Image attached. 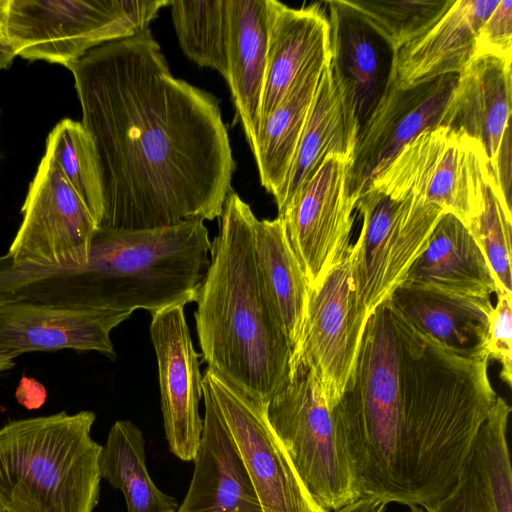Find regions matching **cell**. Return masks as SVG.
Segmentation results:
<instances>
[{
  "label": "cell",
  "instance_id": "cell-1",
  "mask_svg": "<svg viewBox=\"0 0 512 512\" xmlns=\"http://www.w3.org/2000/svg\"><path fill=\"white\" fill-rule=\"evenodd\" d=\"M98 155V227L147 230L221 215L235 161L217 98L174 77L150 29L69 64Z\"/></svg>",
  "mask_w": 512,
  "mask_h": 512
},
{
  "label": "cell",
  "instance_id": "cell-2",
  "mask_svg": "<svg viewBox=\"0 0 512 512\" xmlns=\"http://www.w3.org/2000/svg\"><path fill=\"white\" fill-rule=\"evenodd\" d=\"M488 359L451 353L386 299L333 407L362 496L426 506L456 484L497 394Z\"/></svg>",
  "mask_w": 512,
  "mask_h": 512
},
{
  "label": "cell",
  "instance_id": "cell-3",
  "mask_svg": "<svg viewBox=\"0 0 512 512\" xmlns=\"http://www.w3.org/2000/svg\"><path fill=\"white\" fill-rule=\"evenodd\" d=\"M194 302L202 360L265 404L291 379L292 349L262 289L253 252L257 219L231 191Z\"/></svg>",
  "mask_w": 512,
  "mask_h": 512
},
{
  "label": "cell",
  "instance_id": "cell-4",
  "mask_svg": "<svg viewBox=\"0 0 512 512\" xmlns=\"http://www.w3.org/2000/svg\"><path fill=\"white\" fill-rule=\"evenodd\" d=\"M202 220L147 230L98 227L86 262L57 268L53 295L62 307L151 314L193 302L209 265Z\"/></svg>",
  "mask_w": 512,
  "mask_h": 512
},
{
  "label": "cell",
  "instance_id": "cell-5",
  "mask_svg": "<svg viewBox=\"0 0 512 512\" xmlns=\"http://www.w3.org/2000/svg\"><path fill=\"white\" fill-rule=\"evenodd\" d=\"M92 411L59 412L0 428V503L6 512H93L102 445Z\"/></svg>",
  "mask_w": 512,
  "mask_h": 512
},
{
  "label": "cell",
  "instance_id": "cell-6",
  "mask_svg": "<svg viewBox=\"0 0 512 512\" xmlns=\"http://www.w3.org/2000/svg\"><path fill=\"white\" fill-rule=\"evenodd\" d=\"M169 0H8L4 32L17 56L67 67L149 28Z\"/></svg>",
  "mask_w": 512,
  "mask_h": 512
},
{
  "label": "cell",
  "instance_id": "cell-7",
  "mask_svg": "<svg viewBox=\"0 0 512 512\" xmlns=\"http://www.w3.org/2000/svg\"><path fill=\"white\" fill-rule=\"evenodd\" d=\"M267 419L314 501L328 512L361 497L333 408L313 371L299 365L264 404Z\"/></svg>",
  "mask_w": 512,
  "mask_h": 512
},
{
  "label": "cell",
  "instance_id": "cell-8",
  "mask_svg": "<svg viewBox=\"0 0 512 512\" xmlns=\"http://www.w3.org/2000/svg\"><path fill=\"white\" fill-rule=\"evenodd\" d=\"M355 208L363 222L349 247L350 270L357 301L370 316L403 282L444 211L410 192L378 185L369 186Z\"/></svg>",
  "mask_w": 512,
  "mask_h": 512
},
{
  "label": "cell",
  "instance_id": "cell-9",
  "mask_svg": "<svg viewBox=\"0 0 512 512\" xmlns=\"http://www.w3.org/2000/svg\"><path fill=\"white\" fill-rule=\"evenodd\" d=\"M489 168L476 139L437 126L406 145L370 186L410 192L456 216L468 228L482 209Z\"/></svg>",
  "mask_w": 512,
  "mask_h": 512
},
{
  "label": "cell",
  "instance_id": "cell-10",
  "mask_svg": "<svg viewBox=\"0 0 512 512\" xmlns=\"http://www.w3.org/2000/svg\"><path fill=\"white\" fill-rule=\"evenodd\" d=\"M205 387L230 433L263 512H328L312 498L273 431L264 404L207 367Z\"/></svg>",
  "mask_w": 512,
  "mask_h": 512
},
{
  "label": "cell",
  "instance_id": "cell-11",
  "mask_svg": "<svg viewBox=\"0 0 512 512\" xmlns=\"http://www.w3.org/2000/svg\"><path fill=\"white\" fill-rule=\"evenodd\" d=\"M368 318L357 301L348 250L310 288L302 340L291 365V376L299 365L313 371L332 408L354 371Z\"/></svg>",
  "mask_w": 512,
  "mask_h": 512
},
{
  "label": "cell",
  "instance_id": "cell-12",
  "mask_svg": "<svg viewBox=\"0 0 512 512\" xmlns=\"http://www.w3.org/2000/svg\"><path fill=\"white\" fill-rule=\"evenodd\" d=\"M21 213L22 222L6 253L12 261L42 266L86 262L97 221L47 154L29 185Z\"/></svg>",
  "mask_w": 512,
  "mask_h": 512
},
{
  "label": "cell",
  "instance_id": "cell-13",
  "mask_svg": "<svg viewBox=\"0 0 512 512\" xmlns=\"http://www.w3.org/2000/svg\"><path fill=\"white\" fill-rule=\"evenodd\" d=\"M349 162L344 155H328L278 214L310 288L350 247L356 199L348 189Z\"/></svg>",
  "mask_w": 512,
  "mask_h": 512
},
{
  "label": "cell",
  "instance_id": "cell-14",
  "mask_svg": "<svg viewBox=\"0 0 512 512\" xmlns=\"http://www.w3.org/2000/svg\"><path fill=\"white\" fill-rule=\"evenodd\" d=\"M458 75L399 88L394 83L358 130L348 168V189L356 201L401 150L421 133L441 126Z\"/></svg>",
  "mask_w": 512,
  "mask_h": 512
},
{
  "label": "cell",
  "instance_id": "cell-15",
  "mask_svg": "<svg viewBox=\"0 0 512 512\" xmlns=\"http://www.w3.org/2000/svg\"><path fill=\"white\" fill-rule=\"evenodd\" d=\"M150 336L157 358L161 410L170 451L183 461L194 460L199 448L203 396L199 354L195 351L184 306L151 314Z\"/></svg>",
  "mask_w": 512,
  "mask_h": 512
},
{
  "label": "cell",
  "instance_id": "cell-16",
  "mask_svg": "<svg viewBox=\"0 0 512 512\" xmlns=\"http://www.w3.org/2000/svg\"><path fill=\"white\" fill-rule=\"evenodd\" d=\"M324 3L329 10V66L360 128L393 83L396 51L348 0Z\"/></svg>",
  "mask_w": 512,
  "mask_h": 512
},
{
  "label": "cell",
  "instance_id": "cell-17",
  "mask_svg": "<svg viewBox=\"0 0 512 512\" xmlns=\"http://www.w3.org/2000/svg\"><path fill=\"white\" fill-rule=\"evenodd\" d=\"M131 313L55 307L32 303L0 305V351L72 349L116 358L111 331Z\"/></svg>",
  "mask_w": 512,
  "mask_h": 512
},
{
  "label": "cell",
  "instance_id": "cell-18",
  "mask_svg": "<svg viewBox=\"0 0 512 512\" xmlns=\"http://www.w3.org/2000/svg\"><path fill=\"white\" fill-rule=\"evenodd\" d=\"M329 60V23L321 3L292 8L270 0L259 123L306 73Z\"/></svg>",
  "mask_w": 512,
  "mask_h": 512
},
{
  "label": "cell",
  "instance_id": "cell-19",
  "mask_svg": "<svg viewBox=\"0 0 512 512\" xmlns=\"http://www.w3.org/2000/svg\"><path fill=\"white\" fill-rule=\"evenodd\" d=\"M194 472L176 512H263L257 493L209 391Z\"/></svg>",
  "mask_w": 512,
  "mask_h": 512
},
{
  "label": "cell",
  "instance_id": "cell-20",
  "mask_svg": "<svg viewBox=\"0 0 512 512\" xmlns=\"http://www.w3.org/2000/svg\"><path fill=\"white\" fill-rule=\"evenodd\" d=\"M512 60L478 54L458 75L441 126L459 130L483 147L494 173L510 129Z\"/></svg>",
  "mask_w": 512,
  "mask_h": 512
},
{
  "label": "cell",
  "instance_id": "cell-21",
  "mask_svg": "<svg viewBox=\"0 0 512 512\" xmlns=\"http://www.w3.org/2000/svg\"><path fill=\"white\" fill-rule=\"evenodd\" d=\"M499 2L455 0L425 34L396 52L393 83L409 88L445 75H459L475 55L479 29Z\"/></svg>",
  "mask_w": 512,
  "mask_h": 512
},
{
  "label": "cell",
  "instance_id": "cell-22",
  "mask_svg": "<svg viewBox=\"0 0 512 512\" xmlns=\"http://www.w3.org/2000/svg\"><path fill=\"white\" fill-rule=\"evenodd\" d=\"M417 330L447 351L470 359H488L491 297L450 294L400 285L387 298Z\"/></svg>",
  "mask_w": 512,
  "mask_h": 512
},
{
  "label": "cell",
  "instance_id": "cell-23",
  "mask_svg": "<svg viewBox=\"0 0 512 512\" xmlns=\"http://www.w3.org/2000/svg\"><path fill=\"white\" fill-rule=\"evenodd\" d=\"M402 284L475 297L496 293L494 276L481 248L469 229L450 213L441 216Z\"/></svg>",
  "mask_w": 512,
  "mask_h": 512
},
{
  "label": "cell",
  "instance_id": "cell-24",
  "mask_svg": "<svg viewBox=\"0 0 512 512\" xmlns=\"http://www.w3.org/2000/svg\"><path fill=\"white\" fill-rule=\"evenodd\" d=\"M225 80L246 140L252 145L260 118L266 68L270 0H226Z\"/></svg>",
  "mask_w": 512,
  "mask_h": 512
},
{
  "label": "cell",
  "instance_id": "cell-25",
  "mask_svg": "<svg viewBox=\"0 0 512 512\" xmlns=\"http://www.w3.org/2000/svg\"><path fill=\"white\" fill-rule=\"evenodd\" d=\"M358 130L355 114L328 62L321 74L288 177L274 198L278 214L328 155L339 154L351 159Z\"/></svg>",
  "mask_w": 512,
  "mask_h": 512
},
{
  "label": "cell",
  "instance_id": "cell-26",
  "mask_svg": "<svg viewBox=\"0 0 512 512\" xmlns=\"http://www.w3.org/2000/svg\"><path fill=\"white\" fill-rule=\"evenodd\" d=\"M253 252L262 289L291 346L293 358L302 340L310 286L281 217L255 220Z\"/></svg>",
  "mask_w": 512,
  "mask_h": 512
},
{
  "label": "cell",
  "instance_id": "cell-27",
  "mask_svg": "<svg viewBox=\"0 0 512 512\" xmlns=\"http://www.w3.org/2000/svg\"><path fill=\"white\" fill-rule=\"evenodd\" d=\"M327 63L306 73L280 104L259 123L250 149L260 183L274 198L288 177L312 100Z\"/></svg>",
  "mask_w": 512,
  "mask_h": 512
},
{
  "label": "cell",
  "instance_id": "cell-28",
  "mask_svg": "<svg viewBox=\"0 0 512 512\" xmlns=\"http://www.w3.org/2000/svg\"><path fill=\"white\" fill-rule=\"evenodd\" d=\"M101 478L119 489L127 512H176L178 502L152 481L146 467L145 439L129 420L116 421L100 455Z\"/></svg>",
  "mask_w": 512,
  "mask_h": 512
},
{
  "label": "cell",
  "instance_id": "cell-29",
  "mask_svg": "<svg viewBox=\"0 0 512 512\" xmlns=\"http://www.w3.org/2000/svg\"><path fill=\"white\" fill-rule=\"evenodd\" d=\"M45 154L53 160L99 225L103 213L101 171L94 141L83 124L69 118L60 120L47 136Z\"/></svg>",
  "mask_w": 512,
  "mask_h": 512
},
{
  "label": "cell",
  "instance_id": "cell-30",
  "mask_svg": "<svg viewBox=\"0 0 512 512\" xmlns=\"http://www.w3.org/2000/svg\"><path fill=\"white\" fill-rule=\"evenodd\" d=\"M173 26L184 54L226 76V0L170 1Z\"/></svg>",
  "mask_w": 512,
  "mask_h": 512
},
{
  "label": "cell",
  "instance_id": "cell-31",
  "mask_svg": "<svg viewBox=\"0 0 512 512\" xmlns=\"http://www.w3.org/2000/svg\"><path fill=\"white\" fill-rule=\"evenodd\" d=\"M510 413L511 407L497 396L469 454L494 512H512V472L506 437Z\"/></svg>",
  "mask_w": 512,
  "mask_h": 512
},
{
  "label": "cell",
  "instance_id": "cell-32",
  "mask_svg": "<svg viewBox=\"0 0 512 512\" xmlns=\"http://www.w3.org/2000/svg\"><path fill=\"white\" fill-rule=\"evenodd\" d=\"M511 206L501 192L491 168L484 180L483 204L468 229L493 273L496 292L512 294Z\"/></svg>",
  "mask_w": 512,
  "mask_h": 512
},
{
  "label": "cell",
  "instance_id": "cell-33",
  "mask_svg": "<svg viewBox=\"0 0 512 512\" xmlns=\"http://www.w3.org/2000/svg\"><path fill=\"white\" fill-rule=\"evenodd\" d=\"M455 0H378L348 3L360 12L397 52L425 34Z\"/></svg>",
  "mask_w": 512,
  "mask_h": 512
},
{
  "label": "cell",
  "instance_id": "cell-34",
  "mask_svg": "<svg viewBox=\"0 0 512 512\" xmlns=\"http://www.w3.org/2000/svg\"><path fill=\"white\" fill-rule=\"evenodd\" d=\"M487 335V355L500 366V378L512 386V294L498 291Z\"/></svg>",
  "mask_w": 512,
  "mask_h": 512
},
{
  "label": "cell",
  "instance_id": "cell-35",
  "mask_svg": "<svg viewBox=\"0 0 512 512\" xmlns=\"http://www.w3.org/2000/svg\"><path fill=\"white\" fill-rule=\"evenodd\" d=\"M424 509L426 512H494L481 488L470 455L453 488Z\"/></svg>",
  "mask_w": 512,
  "mask_h": 512
},
{
  "label": "cell",
  "instance_id": "cell-36",
  "mask_svg": "<svg viewBox=\"0 0 512 512\" xmlns=\"http://www.w3.org/2000/svg\"><path fill=\"white\" fill-rule=\"evenodd\" d=\"M491 54L512 60V1L500 0L477 33L475 55Z\"/></svg>",
  "mask_w": 512,
  "mask_h": 512
},
{
  "label": "cell",
  "instance_id": "cell-37",
  "mask_svg": "<svg viewBox=\"0 0 512 512\" xmlns=\"http://www.w3.org/2000/svg\"><path fill=\"white\" fill-rule=\"evenodd\" d=\"M34 379L23 378L16 392V398L23 406L28 409H36L40 407L46 398L43 386Z\"/></svg>",
  "mask_w": 512,
  "mask_h": 512
},
{
  "label": "cell",
  "instance_id": "cell-38",
  "mask_svg": "<svg viewBox=\"0 0 512 512\" xmlns=\"http://www.w3.org/2000/svg\"><path fill=\"white\" fill-rule=\"evenodd\" d=\"M388 502L376 496H362L333 512H385Z\"/></svg>",
  "mask_w": 512,
  "mask_h": 512
},
{
  "label": "cell",
  "instance_id": "cell-39",
  "mask_svg": "<svg viewBox=\"0 0 512 512\" xmlns=\"http://www.w3.org/2000/svg\"><path fill=\"white\" fill-rule=\"evenodd\" d=\"M17 56L12 43L7 39H0V69L8 68Z\"/></svg>",
  "mask_w": 512,
  "mask_h": 512
},
{
  "label": "cell",
  "instance_id": "cell-40",
  "mask_svg": "<svg viewBox=\"0 0 512 512\" xmlns=\"http://www.w3.org/2000/svg\"><path fill=\"white\" fill-rule=\"evenodd\" d=\"M16 357H18V355L15 353L0 351V373L13 368L15 365L14 359Z\"/></svg>",
  "mask_w": 512,
  "mask_h": 512
},
{
  "label": "cell",
  "instance_id": "cell-41",
  "mask_svg": "<svg viewBox=\"0 0 512 512\" xmlns=\"http://www.w3.org/2000/svg\"><path fill=\"white\" fill-rule=\"evenodd\" d=\"M6 38L5 32H4V23L0 22V39Z\"/></svg>",
  "mask_w": 512,
  "mask_h": 512
},
{
  "label": "cell",
  "instance_id": "cell-42",
  "mask_svg": "<svg viewBox=\"0 0 512 512\" xmlns=\"http://www.w3.org/2000/svg\"><path fill=\"white\" fill-rule=\"evenodd\" d=\"M410 512H426L423 508H420L418 506H412L410 507Z\"/></svg>",
  "mask_w": 512,
  "mask_h": 512
},
{
  "label": "cell",
  "instance_id": "cell-43",
  "mask_svg": "<svg viewBox=\"0 0 512 512\" xmlns=\"http://www.w3.org/2000/svg\"><path fill=\"white\" fill-rule=\"evenodd\" d=\"M0 512H6V511L4 510V508H3V506L1 505V503H0Z\"/></svg>",
  "mask_w": 512,
  "mask_h": 512
}]
</instances>
